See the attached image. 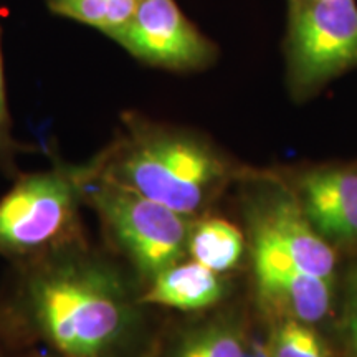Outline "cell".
Masks as SVG:
<instances>
[{"label": "cell", "mask_w": 357, "mask_h": 357, "mask_svg": "<svg viewBox=\"0 0 357 357\" xmlns=\"http://www.w3.org/2000/svg\"><path fill=\"white\" fill-rule=\"evenodd\" d=\"M257 294L271 319L319 326L336 312L337 283L303 270L260 240H250Z\"/></svg>", "instance_id": "ba28073f"}, {"label": "cell", "mask_w": 357, "mask_h": 357, "mask_svg": "<svg viewBox=\"0 0 357 357\" xmlns=\"http://www.w3.org/2000/svg\"><path fill=\"white\" fill-rule=\"evenodd\" d=\"M220 307L190 316V321L155 337L149 357H248L243 316Z\"/></svg>", "instance_id": "30bf717a"}, {"label": "cell", "mask_w": 357, "mask_h": 357, "mask_svg": "<svg viewBox=\"0 0 357 357\" xmlns=\"http://www.w3.org/2000/svg\"><path fill=\"white\" fill-rule=\"evenodd\" d=\"M336 307L337 356L357 357V260L347 268Z\"/></svg>", "instance_id": "9a60e30c"}, {"label": "cell", "mask_w": 357, "mask_h": 357, "mask_svg": "<svg viewBox=\"0 0 357 357\" xmlns=\"http://www.w3.org/2000/svg\"><path fill=\"white\" fill-rule=\"evenodd\" d=\"M266 357H339L318 326L294 319H271Z\"/></svg>", "instance_id": "5bb4252c"}, {"label": "cell", "mask_w": 357, "mask_h": 357, "mask_svg": "<svg viewBox=\"0 0 357 357\" xmlns=\"http://www.w3.org/2000/svg\"><path fill=\"white\" fill-rule=\"evenodd\" d=\"M19 354L20 352L15 349V346L12 344L7 333L3 331L2 324H0V357H17Z\"/></svg>", "instance_id": "e0dca14e"}, {"label": "cell", "mask_w": 357, "mask_h": 357, "mask_svg": "<svg viewBox=\"0 0 357 357\" xmlns=\"http://www.w3.org/2000/svg\"><path fill=\"white\" fill-rule=\"evenodd\" d=\"M95 176L189 218L207 215L242 169L211 137L126 111L114 137L88 160Z\"/></svg>", "instance_id": "7a4b0ae2"}, {"label": "cell", "mask_w": 357, "mask_h": 357, "mask_svg": "<svg viewBox=\"0 0 357 357\" xmlns=\"http://www.w3.org/2000/svg\"><path fill=\"white\" fill-rule=\"evenodd\" d=\"M284 182L326 242L357 250V164L311 166Z\"/></svg>", "instance_id": "9c48e42d"}, {"label": "cell", "mask_w": 357, "mask_h": 357, "mask_svg": "<svg viewBox=\"0 0 357 357\" xmlns=\"http://www.w3.org/2000/svg\"><path fill=\"white\" fill-rule=\"evenodd\" d=\"M250 240H260L303 270L337 283V250L316 231L283 177H265L245 195Z\"/></svg>", "instance_id": "52a82bcc"}, {"label": "cell", "mask_w": 357, "mask_h": 357, "mask_svg": "<svg viewBox=\"0 0 357 357\" xmlns=\"http://www.w3.org/2000/svg\"><path fill=\"white\" fill-rule=\"evenodd\" d=\"M283 56L288 91L300 102L357 68L356 0H288Z\"/></svg>", "instance_id": "5b68a950"}, {"label": "cell", "mask_w": 357, "mask_h": 357, "mask_svg": "<svg viewBox=\"0 0 357 357\" xmlns=\"http://www.w3.org/2000/svg\"><path fill=\"white\" fill-rule=\"evenodd\" d=\"M17 357H60V356L48 349H42V347H33V349H26L24 352H20Z\"/></svg>", "instance_id": "ac0fdd59"}, {"label": "cell", "mask_w": 357, "mask_h": 357, "mask_svg": "<svg viewBox=\"0 0 357 357\" xmlns=\"http://www.w3.org/2000/svg\"><path fill=\"white\" fill-rule=\"evenodd\" d=\"M32 151V146L24 144L13 134V123L7 102L6 78H3L2 50H0V176L15 178L20 174L19 158Z\"/></svg>", "instance_id": "2e32d148"}, {"label": "cell", "mask_w": 357, "mask_h": 357, "mask_svg": "<svg viewBox=\"0 0 357 357\" xmlns=\"http://www.w3.org/2000/svg\"><path fill=\"white\" fill-rule=\"evenodd\" d=\"M109 38L141 63L176 73L211 68L220 55L217 43L176 0H142L131 20Z\"/></svg>", "instance_id": "8992f818"}, {"label": "cell", "mask_w": 357, "mask_h": 357, "mask_svg": "<svg viewBox=\"0 0 357 357\" xmlns=\"http://www.w3.org/2000/svg\"><path fill=\"white\" fill-rule=\"evenodd\" d=\"M86 162L55 158L43 171L20 172L0 197V257L15 263L86 238L82 217Z\"/></svg>", "instance_id": "3957f363"}, {"label": "cell", "mask_w": 357, "mask_h": 357, "mask_svg": "<svg viewBox=\"0 0 357 357\" xmlns=\"http://www.w3.org/2000/svg\"><path fill=\"white\" fill-rule=\"evenodd\" d=\"M83 204L95 212L105 248L131 271L141 288L167 266L187 258L194 218L95 176L89 162Z\"/></svg>", "instance_id": "277c9868"}, {"label": "cell", "mask_w": 357, "mask_h": 357, "mask_svg": "<svg viewBox=\"0 0 357 357\" xmlns=\"http://www.w3.org/2000/svg\"><path fill=\"white\" fill-rule=\"evenodd\" d=\"M247 253L243 231L222 217L194 218L187 245V257L215 273L229 276L242 265Z\"/></svg>", "instance_id": "7c38bea8"}, {"label": "cell", "mask_w": 357, "mask_h": 357, "mask_svg": "<svg viewBox=\"0 0 357 357\" xmlns=\"http://www.w3.org/2000/svg\"><path fill=\"white\" fill-rule=\"evenodd\" d=\"M141 291L131 271L86 236L12 265L0 294V324L19 352L149 357L158 336Z\"/></svg>", "instance_id": "6da1fadb"}, {"label": "cell", "mask_w": 357, "mask_h": 357, "mask_svg": "<svg viewBox=\"0 0 357 357\" xmlns=\"http://www.w3.org/2000/svg\"><path fill=\"white\" fill-rule=\"evenodd\" d=\"M229 293V276L215 273L187 257L155 275L142 288L141 301L149 307L195 316L222 306Z\"/></svg>", "instance_id": "8fae6325"}, {"label": "cell", "mask_w": 357, "mask_h": 357, "mask_svg": "<svg viewBox=\"0 0 357 357\" xmlns=\"http://www.w3.org/2000/svg\"><path fill=\"white\" fill-rule=\"evenodd\" d=\"M142 0H47L56 15L100 30L111 37L131 20Z\"/></svg>", "instance_id": "4fadbf2b"}]
</instances>
